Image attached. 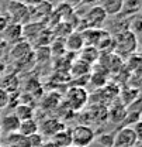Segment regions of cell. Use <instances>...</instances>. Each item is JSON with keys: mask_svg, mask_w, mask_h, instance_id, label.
Instances as JSON below:
<instances>
[{"mask_svg": "<svg viewBox=\"0 0 142 147\" xmlns=\"http://www.w3.org/2000/svg\"><path fill=\"white\" fill-rule=\"evenodd\" d=\"M65 51H69V53H79L83 47H85V41H83V37L80 31H72L69 36L66 37L65 40Z\"/></svg>", "mask_w": 142, "mask_h": 147, "instance_id": "cell-9", "label": "cell"}, {"mask_svg": "<svg viewBox=\"0 0 142 147\" xmlns=\"http://www.w3.org/2000/svg\"><path fill=\"white\" fill-rule=\"evenodd\" d=\"M14 115L20 122L34 119V109L27 103H21V105H17V108L14 109Z\"/></svg>", "mask_w": 142, "mask_h": 147, "instance_id": "cell-16", "label": "cell"}, {"mask_svg": "<svg viewBox=\"0 0 142 147\" xmlns=\"http://www.w3.org/2000/svg\"><path fill=\"white\" fill-rule=\"evenodd\" d=\"M66 100L72 110L82 109L87 102V92L83 88H72L66 95Z\"/></svg>", "mask_w": 142, "mask_h": 147, "instance_id": "cell-5", "label": "cell"}, {"mask_svg": "<svg viewBox=\"0 0 142 147\" xmlns=\"http://www.w3.org/2000/svg\"><path fill=\"white\" fill-rule=\"evenodd\" d=\"M107 14L103 10V7L99 4H94L89 9V11L85 16V21H86V28H101L103 24L106 23Z\"/></svg>", "mask_w": 142, "mask_h": 147, "instance_id": "cell-4", "label": "cell"}, {"mask_svg": "<svg viewBox=\"0 0 142 147\" xmlns=\"http://www.w3.org/2000/svg\"><path fill=\"white\" fill-rule=\"evenodd\" d=\"M97 143L101 147H113L114 146V133H104L97 137Z\"/></svg>", "mask_w": 142, "mask_h": 147, "instance_id": "cell-20", "label": "cell"}, {"mask_svg": "<svg viewBox=\"0 0 142 147\" xmlns=\"http://www.w3.org/2000/svg\"><path fill=\"white\" fill-rule=\"evenodd\" d=\"M9 100H10V95L9 92L4 91L3 88H0V109L6 108L9 105Z\"/></svg>", "mask_w": 142, "mask_h": 147, "instance_id": "cell-21", "label": "cell"}, {"mask_svg": "<svg viewBox=\"0 0 142 147\" xmlns=\"http://www.w3.org/2000/svg\"><path fill=\"white\" fill-rule=\"evenodd\" d=\"M1 34L4 41H7L9 44H16L18 41H21L24 37V27L20 23H9Z\"/></svg>", "mask_w": 142, "mask_h": 147, "instance_id": "cell-7", "label": "cell"}, {"mask_svg": "<svg viewBox=\"0 0 142 147\" xmlns=\"http://www.w3.org/2000/svg\"><path fill=\"white\" fill-rule=\"evenodd\" d=\"M28 142H30V147H41L42 146V136L41 134H33L28 137Z\"/></svg>", "mask_w": 142, "mask_h": 147, "instance_id": "cell-22", "label": "cell"}, {"mask_svg": "<svg viewBox=\"0 0 142 147\" xmlns=\"http://www.w3.org/2000/svg\"><path fill=\"white\" fill-rule=\"evenodd\" d=\"M137 48H138V38L131 30L118 33V36L114 40V51L120 57L132 55L137 51Z\"/></svg>", "mask_w": 142, "mask_h": 147, "instance_id": "cell-1", "label": "cell"}, {"mask_svg": "<svg viewBox=\"0 0 142 147\" xmlns=\"http://www.w3.org/2000/svg\"><path fill=\"white\" fill-rule=\"evenodd\" d=\"M99 58H100V51H99L96 47L86 45V47H83V48L80 50L79 59L83 61V62H86V64H89V65L96 64V62L99 61Z\"/></svg>", "mask_w": 142, "mask_h": 147, "instance_id": "cell-12", "label": "cell"}, {"mask_svg": "<svg viewBox=\"0 0 142 147\" xmlns=\"http://www.w3.org/2000/svg\"><path fill=\"white\" fill-rule=\"evenodd\" d=\"M71 139L72 146L89 147L96 139V133L87 125H77L73 129H71Z\"/></svg>", "mask_w": 142, "mask_h": 147, "instance_id": "cell-2", "label": "cell"}, {"mask_svg": "<svg viewBox=\"0 0 142 147\" xmlns=\"http://www.w3.org/2000/svg\"><path fill=\"white\" fill-rule=\"evenodd\" d=\"M0 133H1V130H0Z\"/></svg>", "mask_w": 142, "mask_h": 147, "instance_id": "cell-30", "label": "cell"}, {"mask_svg": "<svg viewBox=\"0 0 142 147\" xmlns=\"http://www.w3.org/2000/svg\"><path fill=\"white\" fill-rule=\"evenodd\" d=\"M65 129V125L55 117H49L47 120H44L41 123V126H38V131H41V136H47V137H52L56 133L62 131Z\"/></svg>", "mask_w": 142, "mask_h": 147, "instance_id": "cell-8", "label": "cell"}, {"mask_svg": "<svg viewBox=\"0 0 142 147\" xmlns=\"http://www.w3.org/2000/svg\"><path fill=\"white\" fill-rule=\"evenodd\" d=\"M90 68H91V65L89 64H86V62H83V61H76L73 65H72V75L75 76V78H77V76H85V75H87L90 72Z\"/></svg>", "mask_w": 142, "mask_h": 147, "instance_id": "cell-18", "label": "cell"}, {"mask_svg": "<svg viewBox=\"0 0 142 147\" xmlns=\"http://www.w3.org/2000/svg\"><path fill=\"white\" fill-rule=\"evenodd\" d=\"M7 11H9V16L11 17V23L23 24V21L28 17V7L18 3L17 0H10L9 1Z\"/></svg>", "mask_w": 142, "mask_h": 147, "instance_id": "cell-6", "label": "cell"}, {"mask_svg": "<svg viewBox=\"0 0 142 147\" xmlns=\"http://www.w3.org/2000/svg\"><path fill=\"white\" fill-rule=\"evenodd\" d=\"M71 147H75V146H71Z\"/></svg>", "mask_w": 142, "mask_h": 147, "instance_id": "cell-29", "label": "cell"}, {"mask_svg": "<svg viewBox=\"0 0 142 147\" xmlns=\"http://www.w3.org/2000/svg\"><path fill=\"white\" fill-rule=\"evenodd\" d=\"M31 54H33L31 45H30V42H27V41H24V40L16 42V44L13 45V48H11V53H10V55H11L14 59H18V61L27 58L28 55H31Z\"/></svg>", "mask_w": 142, "mask_h": 147, "instance_id": "cell-11", "label": "cell"}, {"mask_svg": "<svg viewBox=\"0 0 142 147\" xmlns=\"http://www.w3.org/2000/svg\"><path fill=\"white\" fill-rule=\"evenodd\" d=\"M0 57H1V51H0Z\"/></svg>", "mask_w": 142, "mask_h": 147, "instance_id": "cell-28", "label": "cell"}, {"mask_svg": "<svg viewBox=\"0 0 142 147\" xmlns=\"http://www.w3.org/2000/svg\"><path fill=\"white\" fill-rule=\"evenodd\" d=\"M139 9H141V0H124L121 11L127 14H135L139 11Z\"/></svg>", "mask_w": 142, "mask_h": 147, "instance_id": "cell-19", "label": "cell"}, {"mask_svg": "<svg viewBox=\"0 0 142 147\" xmlns=\"http://www.w3.org/2000/svg\"><path fill=\"white\" fill-rule=\"evenodd\" d=\"M20 127V120L16 117L14 113L6 115L0 119V130L1 133H7V134H13L17 133Z\"/></svg>", "mask_w": 142, "mask_h": 147, "instance_id": "cell-10", "label": "cell"}, {"mask_svg": "<svg viewBox=\"0 0 142 147\" xmlns=\"http://www.w3.org/2000/svg\"><path fill=\"white\" fill-rule=\"evenodd\" d=\"M100 1H101L100 6L106 11V14L110 16V14H118V13H121L123 1L124 0H100Z\"/></svg>", "mask_w": 142, "mask_h": 147, "instance_id": "cell-15", "label": "cell"}, {"mask_svg": "<svg viewBox=\"0 0 142 147\" xmlns=\"http://www.w3.org/2000/svg\"><path fill=\"white\" fill-rule=\"evenodd\" d=\"M65 3H68V4L71 6V7H73V6L76 7V6H79L80 3H83V0H66Z\"/></svg>", "mask_w": 142, "mask_h": 147, "instance_id": "cell-25", "label": "cell"}, {"mask_svg": "<svg viewBox=\"0 0 142 147\" xmlns=\"http://www.w3.org/2000/svg\"><path fill=\"white\" fill-rule=\"evenodd\" d=\"M0 147H3V146H0Z\"/></svg>", "mask_w": 142, "mask_h": 147, "instance_id": "cell-31", "label": "cell"}, {"mask_svg": "<svg viewBox=\"0 0 142 147\" xmlns=\"http://www.w3.org/2000/svg\"><path fill=\"white\" fill-rule=\"evenodd\" d=\"M9 23H10V18L7 17V16H1L0 14V34L4 31V28L7 27Z\"/></svg>", "mask_w": 142, "mask_h": 147, "instance_id": "cell-24", "label": "cell"}, {"mask_svg": "<svg viewBox=\"0 0 142 147\" xmlns=\"http://www.w3.org/2000/svg\"><path fill=\"white\" fill-rule=\"evenodd\" d=\"M38 126H39V125L37 123V120H34V119L23 120V122H20V127H18L17 133L25 136V137H30V136L38 133Z\"/></svg>", "mask_w": 142, "mask_h": 147, "instance_id": "cell-14", "label": "cell"}, {"mask_svg": "<svg viewBox=\"0 0 142 147\" xmlns=\"http://www.w3.org/2000/svg\"><path fill=\"white\" fill-rule=\"evenodd\" d=\"M4 147H11V146H7V144H6V146H4Z\"/></svg>", "mask_w": 142, "mask_h": 147, "instance_id": "cell-27", "label": "cell"}, {"mask_svg": "<svg viewBox=\"0 0 142 147\" xmlns=\"http://www.w3.org/2000/svg\"><path fill=\"white\" fill-rule=\"evenodd\" d=\"M17 1L21 3V4H24V6H27V7H35L37 4H39L44 0H17Z\"/></svg>", "mask_w": 142, "mask_h": 147, "instance_id": "cell-23", "label": "cell"}, {"mask_svg": "<svg viewBox=\"0 0 142 147\" xmlns=\"http://www.w3.org/2000/svg\"><path fill=\"white\" fill-rule=\"evenodd\" d=\"M51 143H52V147H71L72 146L71 130L63 129L62 131L56 133L55 136L51 137Z\"/></svg>", "mask_w": 142, "mask_h": 147, "instance_id": "cell-13", "label": "cell"}, {"mask_svg": "<svg viewBox=\"0 0 142 147\" xmlns=\"http://www.w3.org/2000/svg\"><path fill=\"white\" fill-rule=\"evenodd\" d=\"M85 3H89V4H94V3H97L99 0H83Z\"/></svg>", "mask_w": 142, "mask_h": 147, "instance_id": "cell-26", "label": "cell"}, {"mask_svg": "<svg viewBox=\"0 0 142 147\" xmlns=\"http://www.w3.org/2000/svg\"><path fill=\"white\" fill-rule=\"evenodd\" d=\"M6 144L11 147H30V142H28V137H25L20 133H13V134L7 136Z\"/></svg>", "mask_w": 142, "mask_h": 147, "instance_id": "cell-17", "label": "cell"}, {"mask_svg": "<svg viewBox=\"0 0 142 147\" xmlns=\"http://www.w3.org/2000/svg\"><path fill=\"white\" fill-rule=\"evenodd\" d=\"M139 143L134 129L129 126H123L114 133V146L113 147H135Z\"/></svg>", "mask_w": 142, "mask_h": 147, "instance_id": "cell-3", "label": "cell"}]
</instances>
